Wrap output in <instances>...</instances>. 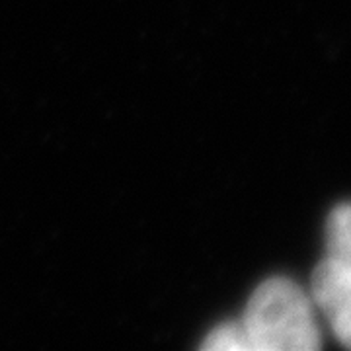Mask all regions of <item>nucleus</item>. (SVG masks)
Returning a JSON list of instances; mask_svg holds the SVG:
<instances>
[{
  "label": "nucleus",
  "mask_w": 351,
  "mask_h": 351,
  "mask_svg": "<svg viewBox=\"0 0 351 351\" xmlns=\"http://www.w3.org/2000/svg\"><path fill=\"white\" fill-rule=\"evenodd\" d=\"M201 348L207 351H248V341L240 320H228L215 326Z\"/></svg>",
  "instance_id": "20e7f679"
},
{
  "label": "nucleus",
  "mask_w": 351,
  "mask_h": 351,
  "mask_svg": "<svg viewBox=\"0 0 351 351\" xmlns=\"http://www.w3.org/2000/svg\"><path fill=\"white\" fill-rule=\"evenodd\" d=\"M326 258L351 269V203L338 205L328 219Z\"/></svg>",
  "instance_id": "7ed1b4c3"
},
{
  "label": "nucleus",
  "mask_w": 351,
  "mask_h": 351,
  "mask_svg": "<svg viewBox=\"0 0 351 351\" xmlns=\"http://www.w3.org/2000/svg\"><path fill=\"white\" fill-rule=\"evenodd\" d=\"M240 324L248 351H316L322 346L311 295L287 277L258 285Z\"/></svg>",
  "instance_id": "f257e3e1"
},
{
  "label": "nucleus",
  "mask_w": 351,
  "mask_h": 351,
  "mask_svg": "<svg viewBox=\"0 0 351 351\" xmlns=\"http://www.w3.org/2000/svg\"><path fill=\"white\" fill-rule=\"evenodd\" d=\"M311 299L339 343L351 350V269L324 258L314 269Z\"/></svg>",
  "instance_id": "f03ea898"
}]
</instances>
